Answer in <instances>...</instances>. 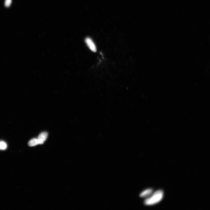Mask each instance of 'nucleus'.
I'll list each match as a JSON object with an SVG mask.
<instances>
[{
  "label": "nucleus",
  "mask_w": 210,
  "mask_h": 210,
  "mask_svg": "<svg viewBox=\"0 0 210 210\" xmlns=\"http://www.w3.org/2000/svg\"><path fill=\"white\" fill-rule=\"evenodd\" d=\"M164 193L162 190H158L153 193L150 197L144 200V204L147 206L155 205L160 202L163 197Z\"/></svg>",
  "instance_id": "1"
},
{
  "label": "nucleus",
  "mask_w": 210,
  "mask_h": 210,
  "mask_svg": "<svg viewBox=\"0 0 210 210\" xmlns=\"http://www.w3.org/2000/svg\"><path fill=\"white\" fill-rule=\"evenodd\" d=\"M85 41L87 45L92 51L93 52H96V46L91 39L89 38H86L85 39Z\"/></svg>",
  "instance_id": "2"
},
{
  "label": "nucleus",
  "mask_w": 210,
  "mask_h": 210,
  "mask_svg": "<svg viewBox=\"0 0 210 210\" xmlns=\"http://www.w3.org/2000/svg\"><path fill=\"white\" fill-rule=\"evenodd\" d=\"M48 136V134L47 132H43L41 133L38 136V139L40 143V144H42L47 140Z\"/></svg>",
  "instance_id": "3"
},
{
  "label": "nucleus",
  "mask_w": 210,
  "mask_h": 210,
  "mask_svg": "<svg viewBox=\"0 0 210 210\" xmlns=\"http://www.w3.org/2000/svg\"><path fill=\"white\" fill-rule=\"evenodd\" d=\"M153 190L149 189L144 190L140 194V197L142 198H145L149 197L151 195L153 192Z\"/></svg>",
  "instance_id": "4"
},
{
  "label": "nucleus",
  "mask_w": 210,
  "mask_h": 210,
  "mask_svg": "<svg viewBox=\"0 0 210 210\" xmlns=\"http://www.w3.org/2000/svg\"><path fill=\"white\" fill-rule=\"evenodd\" d=\"M30 147H34L36 145L40 144L38 138H34L30 141L28 143Z\"/></svg>",
  "instance_id": "5"
},
{
  "label": "nucleus",
  "mask_w": 210,
  "mask_h": 210,
  "mask_svg": "<svg viewBox=\"0 0 210 210\" xmlns=\"http://www.w3.org/2000/svg\"><path fill=\"white\" fill-rule=\"evenodd\" d=\"M7 148V144L6 143L3 141H0V150H4Z\"/></svg>",
  "instance_id": "6"
},
{
  "label": "nucleus",
  "mask_w": 210,
  "mask_h": 210,
  "mask_svg": "<svg viewBox=\"0 0 210 210\" xmlns=\"http://www.w3.org/2000/svg\"><path fill=\"white\" fill-rule=\"evenodd\" d=\"M12 0H5V5L6 7H9L11 5Z\"/></svg>",
  "instance_id": "7"
}]
</instances>
